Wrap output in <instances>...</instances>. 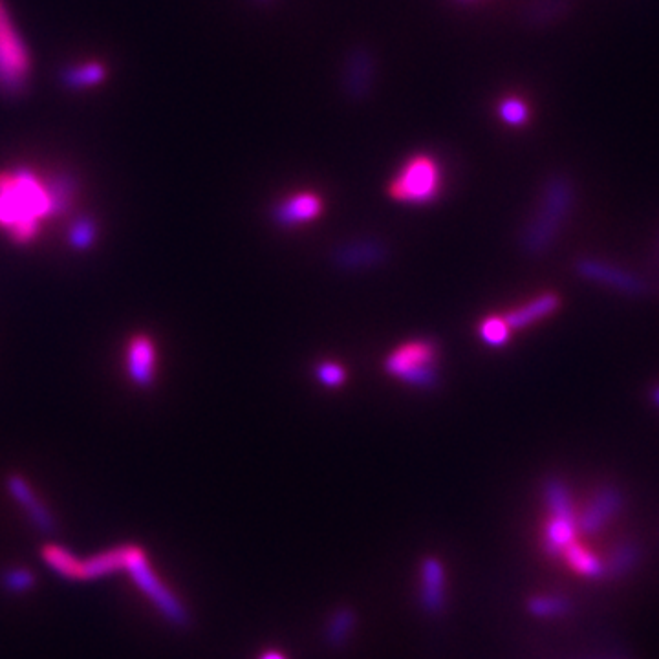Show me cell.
I'll return each instance as SVG.
<instances>
[{
	"label": "cell",
	"mask_w": 659,
	"mask_h": 659,
	"mask_svg": "<svg viewBox=\"0 0 659 659\" xmlns=\"http://www.w3.org/2000/svg\"><path fill=\"white\" fill-rule=\"evenodd\" d=\"M55 217L59 215L48 182L22 167L0 174V229L13 244H32L44 220Z\"/></svg>",
	"instance_id": "1"
},
{
	"label": "cell",
	"mask_w": 659,
	"mask_h": 659,
	"mask_svg": "<svg viewBox=\"0 0 659 659\" xmlns=\"http://www.w3.org/2000/svg\"><path fill=\"white\" fill-rule=\"evenodd\" d=\"M6 489L10 497L24 509L28 519L35 526V530L41 531L43 535H52L57 530V520L52 511L44 506L41 498L33 491L26 478L21 475H10L6 478Z\"/></svg>",
	"instance_id": "7"
},
{
	"label": "cell",
	"mask_w": 659,
	"mask_h": 659,
	"mask_svg": "<svg viewBox=\"0 0 659 659\" xmlns=\"http://www.w3.org/2000/svg\"><path fill=\"white\" fill-rule=\"evenodd\" d=\"M572 605L562 599V597H551V595H542V597H533L528 603V610L531 616L535 617H561L570 612Z\"/></svg>",
	"instance_id": "24"
},
{
	"label": "cell",
	"mask_w": 659,
	"mask_h": 659,
	"mask_svg": "<svg viewBox=\"0 0 659 659\" xmlns=\"http://www.w3.org/2000/svg\"><path fill=\"white\" fill-rule=\"evenodd\" d=\"M103 77H105V68L92 63V65L81 66V68L66 70L63 81H65L66 87L83 88L98 85Z\"/></svg>",
	"instance_id": "25"
},
{
	"label": "cell",
	"mask_w": 659,
	"mask_h": 659,
	"mask_svg": "<svg viewBox=\"0 0 659 659\" xmlns=\"http://www.w3.org/2000/svg\"><path fill=\"white\" fill-rule=\"evenodd\" d=\"M460 2H471V0H460Z\"/></svg>",
	"instance_id": "31"
},
{
	"label": "cell",
	"mask_w": 659,
	"mask_h": 659,
	"mask_svg": "<svg viewBox=\"0 0 659 659\" xmlns=\"http://www.w3.org/2000/svg\"><path fill=\"white\" fill-rule=\"evenodd\" d=\"M374 83V57L367 48L352 50L343 70V85L352 99H365Z\"/></svg>",
	"instance_id": "9"
},
{
	"label": "cell",
	"mask_w": 659,
	"mask_h": 659,
	"mask_svg": "<svg viewBox=\"0 0 659 659\" xmlns=\"http://www.w3.org/2000/svg\"><path fill=\"white\" fill-rule=\"evenodd\" d=\"M577 271L590 279V281L603 282L606 286H612L616 290H621L625 293H641L645 290V284L628 275L625 271L617 270L612 266H606L603 262H595V260H581L577 264Z\"/></svg>",
	"instance_id": "11"
},
{
	"label": "cell",
	"mask_w": 659,
	"mask_h": 659,
	"mask_svg": "<svg viewBox=\"0 0 659 659\" xmlns=\"http://www.w3.org/2000/svg\"><path fill=\"white\" fill-rule=\"evenodd\" d=\"M573 206V187L568 178L555 176L546 184L544 198L539 213L533 218L526 237L524 248L530 253H542L550 246L559 233L564 218L568 217Z\"/></svg>",
	"instance_id": "3"
},
{
	"label": "cell",
	"mask_w": 659,
	"mask_h": 659,
	"mask_svg": "<svg viewBox=\"0 0 659 659\" xmlns=\"http://www.w3.org/2000/svg\"><path fill=\"white\" fill-rule=\"evenodd\" d=\"M156 367L158 354L151 335H132L125 348V370L130 381L140 389H149L156 379Z\"/></svg>",
	"instance_id": "6"
},
{
	"label": "cell",
	"mask_w": 659,
	"mask_h": 659,
	"mask_svg": "<svg viewBox=\"0 0 659 659\" xmlns=\"http://www.w3.org/2000/svg\"><path fill=\"white\" fill-rule=\"evenodd\" d=\"M260 659H284V658H282L279 652H268V654H264V656H262V658Z\"/></svg>",
	"instance_id": "28"
},
{
	"label": "cell",
	"mask_w": 659,
	"mask_h": 659,
	"mask_svg": "<svg viewBox=\"0 0 659 659\" xmlns=\"http://www.w3.org/2000/svg\"><path fill=\"white\" fill-rule=\"evenodd\" d=\"M498 116L511 127H520L530 119V109L522 99L506 98L498 103Z\"/></svg>",
	"instance_id": "26"
},
{
	"label": "cell",
	"mask_w": 659,
	"mask_h": 659,
	"mask_svg": "<svg viewBox=\"0 0 659 659\" xmlns=\"http://www.w3.org/2000/svg\"><path fill=\"white\" fill-rule=\"evenodd\" d=\"M356 628V612L348 606L337 608L326 623L325 639L332 649H341L352 638Z\"/></svg>",
	"instance_id": "16"
},
{
	"label": "cell",
	"mask_w": 659,
	"mask_h": 659,
	"mask_svg": "<svg viewBox=\"0 0 659 659\" xmlns=\"http://www.w3.org/2000/svg\"><path fill=\"white\" fill-rule=\"evenodd\" d=\"M639 557H641V553L636 544H632V542L619 544L605 564V577L617 579V577L625 575L638 564Z\"/></svg>",
	"instance_id": "18"
},
{
	"label": "cell",
	"mask_w": 659,
	"mask_h": 659,
	"mask_svg": "<svg viewBox=\"0 0 659 659\" xmlns=\"http://www.w3.org/2000/svg\"><path fill=\"white\" fill-rule=\"evenodd\" d=\"M559 306V297L553 293H544L541 297L533 299L530 304L522 306L519 310L506 315V321L511 326V330H519L524 326H530L531 323L548 317L551 312H555Z\"/></svg>",
	"instance_id": "15"
},
{
	"label": "cell",
	"mask_w": 659,
	"mask_h": 659,
	"mask_svg": "<svg viewBox=\"0 0 659 659\" xmlns=\"http://www.w3.org/2000/svg\"><path fill=\"white\" fill-rule=\"evenodd\" d=\"M125 572L129 573L130 579L136 584V588L151 601L152 606L162 614L167 623L180 628L189 625V614H187L185 606L162 583V579L152 570L151 562L147 559L145 551L141 550L140 546H136V544L130 546Z\"/></svg>",
	"instance_id": "5"
},
{
	"label": "cell",
	"mask_w": 659,
	"mask_h": 659,
	"mask_svg": "<svg viewBox=\"0 0 659 659\" xmlns=\"http://www.w3.org/2000/svg\"><path fill=\"white\" fill-rule=\"evenodd\" d=\"M323 198L317 193L303 191L295 195L284 198L273 209V218L275 222L282 227H297L314 222L323 215Z\"/></svg>",
	"instance_id": "8"
},
{
	"label": "cell",
	"mask_w": 659,
	"mask_h": 659,
	"mask_svg": "<svg viewBox=\"0 0 659 659\" xmlns=\"http://www.w3.org/2000/svg\"><path fill=\"white\" fill-rule=\"evenodd\" d=\"M573 535H575L573 519L551 517L550 524L546 528V550L550 551L551 555L561 553L572 544Z\"/></svg>",
	"instance_id": "20"
},
{
	"label": "cell",
	"mask_w": 659,
	"mask_h": 659,
	"mask_svg": "<svg viewBox=\"0 0 659 659\" xmlns=\"http://www.w3.org/2000/svg\"><path fill=\"white\" fill-rule=\"evenodd\" d=\"M33 586H35V575L28 568L13 566L0 573V588L8 594H28Z\"/></svg>",
	"instance_id": "21"
},
{
	"label": "cell",
	"mask_w": 659,
	"mask_h": 659,
	"mask_svg": "<svg viewBox=\"0 0 659 659\" xmlns=\"http://www.w3.org/2000/svg\"><path fill=\"white\" fill-rule=\"evenodd\" d=\"M132 544H119L83 559V581H96L112 573L125 572Z\"/></svg>",
	"instance_id": "13"
},
{
	"label": "cell",
	"mask_w": 659,
	"mask_h": 659,
	"mask_svg": "<svg viewBox=\"0 0 659 659\" xmlns=\"http://www.w3.org/2000/svg\"><path fill=\"white\" fill-rule=\"evenodd\" d=\"M98 238V222H96V218L88 217V215L74 218L72 224L68 227V233H66L68 246L74 249V251H81V253L94 248L96 242H98Z\"/></svg>",
	"instance_id": "17"
},
{
	"label": "cell",
	"mask_w": 659,
	"mask_h": 659,
	"mask_svg": "<svg viewBox=\"0 0 659 659\" xmlns=\"http://www.w3.org/2000/svg\"><path fill=\"white\" fill-rule=\"evenodd\" d=\"M385 372L412 387L431 389L438 381V346L429 339H414L392 350L385 363Z\"/></svg>",
	"instance_id": "4"
},
{
	"label": "cell",
	"mask_w": 659,
	"mask_h": 659,
	"mask_svg": "<svg viewBox=\"0 0 659 659\" xmlns=\"http://www.w3.org/2000/svg\"><path fill=\"white\" fill-rule=\"evenodd\" d=\"M564 555H566V561L570 562V566L575 572L586 575V577H592V579L605 577V564L597 561L592 553H588L579 544H573L572 542L564 550Z\"/></svg>",
	"instance_id": "19"
},
{
	"label": "cell",
	"mask_w": 659,
	"mask_h": 659,
	"mask_svg": "<svg viewBox=\"0 0 659 659\" xmlns=\"http://www.w3.org/2000/svg\"><path fill=\"white\" fill-rule=\"evenodd\" d=\"M257 2H260V4H268L270 0H257Z\"/></svg>",
	"instance_id": "30"
},
{
	"label": "cell",
	"mask_w": 659,
	"mask_h": 659,
	"mask_svg": "<svg viewBox=\"0 0 659 659\" xmlns=\"http://www.w3.org/2000/svg\"><path fill=\"white\" fill-rule=\"evenodd\" d=\"M442 165L429 154H416L401 165L389 184L392 200L409 206H429L442 193Z\"/></svg>",
	"instance_id": "2"
},
{
	"label": "cell",
	"mask_w": 659,
	"mask_h": 659,
	"mask_svg": "<svg viewBox=\"0 0 659 659\" xmlns=\"http://www.w3.org/2000/svg\"><path fill=\"white\" fill-rule=\"evenodd\" d=\"M315 376L321 385H325L328 389H337V387L345 385L346 370L341 363L323 361L315 368Z\"/></svg>",
	"instance_id": "27"
},
{
	"label": "cell",
	"mask_w": 659,
	"mask_h": 659,
	"mask_svg": "<svg viewBox=\"0 0 659 659\" xmlns=\"http://www.w3.org/2000/svg\"><path fill=\"white\" fill-rule=\"evenodd\" d=\"M43 562L61 579L72 581V583H83V559H79L76 553L61 546L48 542L41 550Z\"/></svg>",
	"instance_id": "14"
},
{
	"label": "cell",
	"mask_w": 659,
	"mask_h": 659,
	"mask_svg": "<svg viewBox=\"0 0 659 659\" xmlns=\"http://www.w3.org/2000/svg\"><path fill=\"white\" fill-rule=\"evenodd\" d=\"M654 400H656V403L659 405V389L654 392Z\"/></svg>",
	"instance_id": "29"
},
{
	"label": "cell",
	"mask_w": 659,
	"mask_h": 659,
	"mask_svg": "<svg viewBox=\"0 0 659 659\" xmlns=\"http://www.w3.org/2000/svg\"><path fill=\"white\" fill-rule=\"evenodd\" d=\"M621 506H623L621 493L614 487H606L595 497L594 502L590 504V508L584 511L583 517L579 520V528L584 533H590V535L597 533L608 520L616 515Z\"/></svg>",
	"instance_id": "12"
},
{
	"label": "cell",
	"mask_w": 659,
	"mask_h": 659,
	"mask_svg": "<svg viewBox=\"0 0 659 659\" xmlns=\"http://www.w3.org/2000/svg\"><path fill=\"white\" fill-rule=\"evenodd\" d=\"M480 339L489 346H504L511 335L506 317H486L478 326Z\"/></svg>",
	"instance_id": "23"
},
{
	"label": "cell",
	"mask_w": 659,
	"mask_h": 659,
	"mask_svg": "<svg viewBox=\"0 0 659 659\" xmlns=\"http://www.w3.org/2000/svg\"><path fill=\"white\" fill-rule=\"evenodd\" d=\"M420 601L423 610L431 616L440 614L445 606V570L442 562L434 557H427L422 562Z\"/></svg>",
	"instance_id": "10"
},
{
	"label": "cell",
	"mask_w": 659,
	"mask_h": 659,
	"mask_svg": "<svg viewBox=\"0 0 659 659\" xmlns=\"http://www.w3.org/2000/svg\"><path fill=\"white\" fill-rule=\"evenodd\" d=\"M546 502L551 511V517L573 519L572 504L566 487L559 480H551L546 486Z\"/></svg>",
	"instance_id": "22"
}]
</instances>
